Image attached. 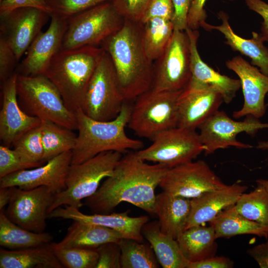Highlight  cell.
Here are the masks:
<instances>
[{"mask_svg":"<svg viewBox=\"0 0 268 268\" xmlns=\"http://www.w3.org/2000/svg\"><path fill=\"white\" fill-rule=\"evenodd\" d=\"M261 268H268V242L256 245L247 251Z\"/></svg>","mask_w":268,"mask_h":268,"instance_id":"obj_49","label":"cell"},{"mask_svg":"<svg viewBox=\"0 0 268 268\" xmlns=\"http://www.w3.org/2000/svg\"><path fill=\"white\" fill-rule=\"evenodd\" d=\"M18 61L11 48L0 38V79L1 82L15 72Z\"/></svg>","mask_w":268,"mask_h":268,"instance_id":"obj_43","label":"cell"},{"mask_svg":"<svg viewBox=\"0 0 268 268\" xmlns=\"http://www.w3.org/2000/svg\"><path fill=\"white\" fill-rule=\"evenodd\" d=\"M150 0H111V1L125 20L139 22Z\"/></svg>","mask_w":268,"mask_h":268,"instance_id":"obj_40","label":"cell"},{"mask_svg":"<svg viewBox=\"0 0 268 268\" xmlns=\"http://www.w3.org/2000/svg\"><path fill=\"white\" fill-rule=\"evenodd\" d=\"M100 46L61 50L45 73L60 92L66 107L75 113L80 109L89 81L104 52Z\"/></svg>","mask_w":268,"mask_h":268,"instance_id":"obj_4","label":"cell"},{"mask_svg":"<svg viewBox=\"0 0 268 268\" xmlns=\"http://www.w3.org/2000/svg\"><path fill=\"white\" fill-rule=\"evenodd\" d=\"M183 90L157 91L151 89L137 97L128 127L138 136L152 140L159 133L178 127V102Z\"/></svg>","mask_w":268,"mask_h":268,"instance_id":"obj_7","label":"cell"},{"mask_svg":"<svg viewBox=\"0 0 268 268\" xmlns=\"http://www.w3.org/2000/svg\"><path fill=\"white\" fill-rule=\"evenodd\" d=\"M174 13L172 0H150L139 22L143 23L153 18L172 21Z\"/></svg>","mask_w":268,"mask_h":268,"instance_id":"obj_42","label":"cell"},{"mask_svg":"<svg viewBox=\"0 0 268 268\" xmlns=\"http://www.w3.org/2000/svg\"><path fill=\"white\" fill-rule=\"evenodd\" d=\"M191 211V200L163 191L156 196L154 214L161 231L177 240L186 230Z\"/></svg>","mask_w":268,"mask_h":268,"instance_id":"obj_25","label":"cell"},{"mask_svg":"<svg viewBox=\"0 0 268 268\" xmlns=\"http://www.w3.org/2000/svg\"><path fill=\"white\" fill-rule=\"evenodd\" d=\"M226 67L239 77L244 96V104L233 117L239 119L251 116L259 119L266 113L265 99L268 93V76L240 56L234 57L225 63Z\"/></svg>","mask_w":268,"mask_h":268,"instance_id":"obj_18","label":"cell"},{"mask_svg":"<svg viewBox=\"0 0 268 268\" xmlns=\"http://www.w3.org/2000/svg\"><path fill=\"white\" fill-rule=\"evenodd\" d=\"M13 145L30 169L40 166L45 163L43 160L44 148L40 125L24 134Z\"/></svg>","mask_w":268,"mask_h":268,"instance_id":"obj_36","label":"cell"},{"mask_svg":"<svg viewBox=\"0 0 268 268\" xmlns=\"http://www.w3.org/2000/svg\"><path fill=\"white\" fill-rule=\"evenodd\" d=\"M50 24L41 32L27 51L25 58L18 64L16 72L19 75H44L54 57L62 49L67 28V20L51 16Z\"/></svg>","mask_w":268,"mask_h":268,"instance_id":"obj_19","label":"cell"},{"mask_svg":"<svg viewBox=\"0 0 268 268\" xmlns=\"http://www.w3.org/2000/svg\"><path fill=\"white\" fill-rule=\"evenodd\" d=\"M190 42V81L206 84L217 90L226 104L230 103L241 87L240 80L221 74L215 71L201 59L197 48L199 37L198 30L187 27L186 30Z\"/></svg>","mask_w":268,"mask_h":268,"instance_id":"obj_23","label":"cell"},{"mask_svg":"<svg viewBox=\"0 0 268 268\" xmlns=\"http://www.w3.org/2000/svg\"><path fill=\"white\" fill-rule=\"evenodd\" d=\"M122 156L121 152L108 151L82 163L70 164L66 177V189L56 194L48 215L62 205L82 206V201L96 193L101 181L112 175Z\"/></svg>","mask_w":268,"mask_h":268,"instance_id":"obj_6","label":"cell"},{"mask_svg":"<svg viewBox=\"0 0 268 268\" xmlns=\"http://www.w3.org/2000/svg\"><path fill=\"white\" fill-rule=\"evenodd\" d=\"M128 212L129 211H127L122 213L88 215L82 213L78 208L66 206L55 208L49 214L48 218L71 219L100 225L117 231L124 238L143 242L141 230L143 225L148 222V217L145 215L131 217L128 215Z\"/></svg>","mask_w":268,"mask_h":268,"instance_id":"obj_21","label":"cell"},{"mask_svg":"<svg viewBox=\"0 0 268 268\" xmlns=\"http://www.w3.org/2000/svg\"><path fill=\"white\" fill-rule=\"evenodd\" d=\"M140 24L144 51L148 58L154 62L170 41L174 30L173 24L172 21L161 18H151Z\"/></svg>","mask_w":268,"mask_h":268,"instance_id":"obj_32","label":"cell"},{"mask_svg":"<svg viewBox=\"0 0 268 268\" xmlns=\"http://www.w3.org/2000/svg\"><path fill=\"white\" fill-rule=\"evenodd\" d=\"M257 148L261 149H268V141H261L258 143Z\"/></svg>","mask_w":268,"mask_h":268,"instance_id":"obj_51","label":"cell"},{"mask_svg":"<svg viewBox=\"0 0 268 268\" xmlns=\"http://www.w3.org/2000/svg\"><path fill=\"white\" fill-rule=\"evenodd\" d=\"M168 169L146 163L136 151L130 152L122 157L96 193L84 200V204L93 213L108 214L127 202L154 214L155 190Z\"/></svg>","mask_w":268,"mask_h":268,"instance_id":"obj_1","label":"cell"},{"mask_svg":"<svg viewBox=\"0 0 268 268\" xmlns=\"http://www.w3.org/2000/svg\"><path fill=\"white\" fill-rule=\"evenodd\" d=\"M247 6L260 15L263 18L261 35L265 41H268V4L262 0H244Z\"/></svg>","mask_w":268,"mask_h":268,"instance_id":"obj_48","label":"cell"},{"mask_svg":"<svg viewBox=\"0 0 268 268\" xmlns=\"http://www.w3.org/2000/svg\"><path fill=\"white\" fill-rule=\"evenodd\" d=\"M125 21L111 1L88 8L67 20L61 50L100 46L120 29Z\"/></svg>","mask_w":268,"mask_h":268,"instance_id":"obj_8","label":"cell"},{"mask_svg":"<svg viewBox=\"0 0 268 268\" xmlns=\"http://www.w3.org/2000/svg\"><path fill=\"white\" fill-rule=\"evenodd\" d=\"M257 187L243 193L235 206L246 218L268 227V190L258 180Z\"/></svg>","mask_w":268,"mask_h":268,"instance_id":"obj_35","label":"cell"},{"mask_svg":"<svg viewBox=\"0 0 268 268\" xmlns=\"http://www.w3.org/2000/svg\"><path fill=\"white\" fill-rule=\"evenodd\" d=\"M206 1V0H193L188 16L187 27L192 30H198L205 22L207 15L204 6Z\"/></svg>","mask_w":268,"mask_h":268,"instance_id":"obj_46","label":"cell"},{"mask_svg":"<svg viewBox=\"0 0 268 268\" xmlns=\"http://www.w3.org/2000/svg\"><path fill=\"white\" fill-rule=\"evenodd\" d=\"M98 261L96 268H121V251L118 242H108L96 249Z\"/></svg>","mask_w":268,"mask_h":268,"instance_id":"obj_41","label":"cell"},{"mask_svg":"<svg viewBox=\"0 0 268 268\" xmlns=\"http://www.w3.org/2000/svg\"><path fill=\"white\" fill-rule=\"evenodd\" d=\"M224 102L221 94L206 84L189 81L178 99V127L196 130Z\"/></svg>","mask_w":268,"mask_h":268,"instance_id":"obj_16","label":"cell"},{"mask_svg":"<svg viewBox=\"0 0 268 268\" xmlns=\"http://www.w3.org/2000/svg\"><path fill=\"white\" fill-rule=\"evenodd\" d=\"M234 263L223 256H213L200 261L188 262L187 268H231Z\"/></svg>","mask_w":268,"mask_h":268,"instance_id":"obj_47","label":"cell"},{"mask_svg":"<svg viewBox=\"0 0 268 268\" xmlns=\"http://www.w3.org/2000/svg\"><path fill=\"white\" fill-rule=\"evenodd\" d=\"M53 236L48 232L37 233L15 224L0 212V245L9 250H19L51 243Z\"/></svg>","mask_w":268,"mask_h":268,"instance_id":"obj_31","label":"cell"},{"mask_svg":"<svg viewBox=\"0 0 268 268\" xmlns=\"http://www.w3.org/2000/svg\"><path fill=\"white\" fill-rule=\"evenodd\" d=\"M10 188L11 198L4 212L6 216L25 229L44 232L47 226L48 210L56 194L46 186L30 190Z\"/></svg>","mask_w":268,"mask_h":268,"instance_id":"obj_13","label":"cell"},{"mask_svg":"<svg viewBox=\"0 0 268 268\" xmlns=\"http://www.w3.org/2000/svg\"><path fill=\"white\" fill-rule=\"evenodd\" d=\"M264 129H268V123H262L252 116H247L243 121H236L224 111L218 110L199 127V134L203 151L207 155L217 149L230 146L251 148V145L237 140V135L243 132L254 135L259 130Z\"/></svg>","mask_w":268,"mask_h":268,"instance_id":"obj_12","label":"cell"},{"mask_svg":"<svg viewBox=\"0 0 268 268\" xmlns=\"http://www.w3.org/2000/svg\"><path fill=\"white\" fill-rule=\"evenodd\" d=\"M235 205L224 209L209 222L214 230L216 238L243 234L267 238L268 227L243 216L237 210Z\"/></svg>","mask_w":268,"mask_h":268,"instance_id":"obj_30","label":"cell"},{"mask_svg":"<svg viewBox=\"0 0 268 268\" xmlns=\"http://www.w3.org/2000/svg\"><path fill=\"white\" fill-rule=\"evenodd\" d=\"M258 180L268 190V180L258 179Z\"/></svg>","mask_w":268,"mask_h":268,"instance_id":"obj_52","label":"cell"},{"mask_svg":"<svg viewBox=\"0 0 268 268\" xmlns=\"http://www.w3.org/2000/svg\"><path fill=\"white\" fill-rule=\"evenodd\" d=\"M21 7L36 8L49 13L46 0H2L0 2V15Z\"/></svg>","mask_w":268,"mask_h":268,"instance_id":"obj_45","label":"cell"},{"mask_svg":"<svg viewBox=\"0 0 268 268\" xmlns=\"http://www.w3.org/2000/svg\"><path fill=\"white\" fill-rule=\"evenodd\" d=\"M132 109V106L125 102L119 115L109 121L93 120L78 109L75 112L78 133L71 164L82 163L105 151L123 153L141 149L143 142L129 137L125 132Z\"/></svg>","mask_w":268,"mask_h":268,"instance_id":"obj_3","label":"cell"},{"mask_svg":"<svg viewBox=\"0 0 268 268\" xmlns=\"http://www.w3.org/2000/svg\"><path fill=\"white\" fill-rule=\"evenodd\" d=\"M152 141L150 146L136 151L138 155L169 169L192 161L203 151L196 130L177 127L161 132Z\"/></svg>","mask_w":268,"mask_h":268,"instance_id":"obj_11","label":"cell"},{"mask_svg":"<svg viewBox=\"0 0 268 268\" xmlns=\"http://www.w3.org/2000/svg\"><path fill=\"white\" fill-rule=\"evenodd\" d=\"M118 243L121 251V268H159L160 265L149 243L123 238Z\"/></svg>","mask_w":268,"mask_h":268,"instance_id":"obj_34","label":"cell"},{"mask_svg":"<svg viewBox=\"0 0 268 268\" xmlns=\"http://www.w3.org/2000/svg\"><path fill=\"white\" fill-rule=\"evenodd\" d=\"M111 0H46L51 17L67 20L71 17Z\"/></svg>","mask_w":268,"mask_h":268,"instance_id":"obj_38","label":"cell"},{"mask_svg":"<svg viewBox=\"0 0 268 268\" xmlns=\"http://www.w3.org/2000/svg\"><path fill=\"white\" fill-rule=\"evenodd\" d=\"M0 268H63L50 243L19 250H0Z\"/></svg>","mask_w":268,"mask_h":268,"instance_id":"obj_28","label":"cell"},{"mask_svg":"<svg viewBox=\"0 0 268 268\" xmlns=\"http://www.w3.org/2000/svg\"><path fill=\"white\" fill-rule=\"evenodd\" d=\"M11 192L10 187L0 188V210H2L3 208L8 204Z\"/></svg>","mask_w":268,"mask_h":268,"instance_id":"obj_50","label":"cell"},{"mask_svg":"<svg viewBox=\"0 0 268 268\" xmlns=\"http://www.w3.org/2000/svg\"><path fill=\"white\" fill-rule=\"evenodd\" d=\"M40 129L45 162L74 149L77 135L72 130L47 120H41Z\"/></svg>","mask_w":268,"mask_h":268,"instance_id":"obj_33","label":"cell"},{"mask_svg":"<svg viewBox=\"0 0 268 268\" xmlns=\"http://www.w3.org/2000/svg\"><path fill=\"white\" fill-rule=\"evenodd\" d=\"M247 189L245 185L235 183L191 199L186 230L209 222L222 210L235 205Z\"/></svg>","mask_w":268,"mask_h":268,"instance_id":"obj_22","label":"cell"},{"mask_svg":"<svg viewBox=\"0 0 268 268\" xmlns=\"http://www.w3.org/2000/svg\"><path fill=\"white\" fill-rule=\"evenodd\" d=\"M193 0H172L174 13L172 20L174 29L185 30Z\"/></svg>","mask_w":268,"mask_h":268,"instance_id":"obj_44","label":"cell"},{"mask_svg":"<svg viewBox=\"0 0 268 268\" xmlns=\"http://www.w3.org/2000/svg\"><path fill=\"white\" fill-rule=\"evenodd\" d=\"M72 150L62 153L32 169H24L0 178V188L17 187L30 190L46 186L55 194L66 189V177Z\"/></svg>","mask_w":268,"mask_h":268,"instance_id":"obj_17","label":"cell"},{"mask_svg":"<svg viewBox=\"0 0 268 268\" xmlns=\"http://www.w3.org/2000/svg\"><path fill=\"white\" fill-rule=\"evenodd\" d=\"M2 0H0V2L1 1H2Z\"/></svg>","mask_w":268,"mask_h":268,"instance_id":"obj_53","label":"cell"},{"mask_svg":"<svg viewBox=\"0 0 268 268\" xmlns=\"http://www.w3.org/2000/svg\"><path fill=\"white\" fill-rule=\"evenodd\" d=\"M100 47L111 59L126 102L134 100L151 88L153 62L144 51L138 21L125 20Z\"/></svg>","mask_w":268,"mask_h":268,"instance_id":"obj_2","label":"cell"},{"mask_svg":"<svg viewBox=\"0 0 268 268\" xmlns=\"http://www.w3.org/2000/svg\"><path fill=\"white\" fill-rule=\"evenodd\" d=\"M125 102L111 59L104 50L88 84L80 109L93 120L109 121L119 115Z\"/></svg>","mask_w":268,"mask_h":268,"instance_id":"obj_9","label":"cell"},{"mask_svg":"<svg viewBox=\"0 0 268 268\" xmlns=\"http://www.w3.org/2000/svg\"><path fill=\"white\" fill-rule=\"evenodd\" d=\"M216 239L213 228L201 224L185 230L177 241L185 258L189 262H196L215 256Z\"/></svg>","mask_w":268,"mask_h":268,"instance_id":"obj_29","label":"cell"},{"mask_svg":"<svg viewBox=\"0 0 268 268\" xmlns=\"http://www.w3.org/2000/svg\"><path fill=\"white\" fill-rule=\"evenodd\" d=\"M141 232L162 268H187L189 262L184 257L177 240L161 231L158 221L147 222Z\"/></svg>","mask_w":268,"mask_h":268,"instance_id":"obj_27","label":"cell"},{"mask_svg":"<svg viewBox=\"0 0 268 268\" xmlns=\"http://www.w3.org/2000/svg\"><path fill=\"white\" fill-rule=\"evenodd\" d=\"M16 89L19 104L28 115L77 129L75 113L66 107L58 88L45 75L18 74Z\"/></svg>","mask_w":268,"mask_h":268,"instance_id":"obj_5","label":"cell"},{"mask_svg":"<svg viewBox=\"0 0 268 268\" xmlns=\"http://www.w3.org/2000/svg\"><path fill=\"white\" fill-rule=\"evenodd\" d=\"M52 249L64 268H96L98 254L96 249L76 247Z\"/></svg>","mask_w":268,"mask_h":268,"instance_id":"obj_37","label":"cell"},{"mask_svg":"<svg viewBox=\"0 0 268 268\" xmlns=\"http://www.w3.org/2000/svg\"><path fill=\"white\" fill-rule=\"evenodd\" d=\"M226 185L205 161L200 160L168 169L159 186L163 191L191 200Z\"/></svg>","mask_w":268,"mask_h":268,"instance_id":"obj_14","label":"cell"},{"mask_svg":"<svg viewBox=\"0 0 268 268\" xmlns=\"http://www.w3.org/2000/svg\"><path fill=\"white\" fill-rule=\"evenodd\" d=\"M49 18L48 12L34 7L19 8L0 15V38L11 48L18 62Z\"/></svg>","mask_w":268,"mask_h":268,"instance_id":"obj_15","label":"cell"},{"mask_svg":"<svg viewBox=\"0 0 268 268\" xmlns=\"http://www.w3.org/2000/svg\"><path fill=\"white\" fill-rule=\"evenodd\" d=\"M221 20L219 25H212L205 22L201 26L205 30H216L221 33L225 43L233 51L251 59V64L260 68L262 73L268 76V48L264 45L265 40L261 35L253 32L252 38L247 39L236 34L229 22V16L223 11L218 13Z\"/></svg>","mask_w":268,"mask_h":268,"instance_id":"obj_24","label":"cell"},{"mask_svg":"<svg viewBox=\"0 0 268 268\" xmlns=\"http://www.w3.org/2000/svg\"><path fill=\"white\" fill-rule=\"evenodd\" d=\"M30 168L17 150L0 146V178Z\"/></svg>","mask_w":268,"mask_h":268,"instance_id":"obj_39","label":"cell"},{"mask_svg":"<svg viewBox=\"0 0 268 268\" xmlns=\"http://www.w3.org/2000/svg\"><path fill=\"white\" fill-rule=\"evenodd\" d=\"M191 77L189 37L185 30L174 29L165 50L153 62L150 89L157 91L182 90Z\"/></svg>","mask_w":268,"mask_h":268,"instance_id":"obj_10","label":"cell"},{"mask_svg":"<svg viewBox=\"0 0 268 268\" xmlns=\"http://www.w3.org/2000/svg\"><path fill=\"white\" fill-rule=\"evenodd\" d=\"M123 238L121 234L111 228L73 220L63 240L50 244L53 249L69 247L96 249L106 243L119 242Z\"/></svg>","mask_w":268,"mask_h":268,"instance_id":"obj_26","label":"cell"},{"mask_svg":"<svg viewBox=\"0 0 268 268\" xmlns=\"http://www.w3.org/2000/svg\"><path fill=\"white\" fill-rule=\"evenodd\" d=\"M17 73L2 82L0 138L5 146L13 144L24 134L40 125L41 120L28 115L20 106L17 95Z\"/></svg>","mask_w":268,"mask_h":268,"instance_id":"obj_20","label":"cell"}]
</instances>
